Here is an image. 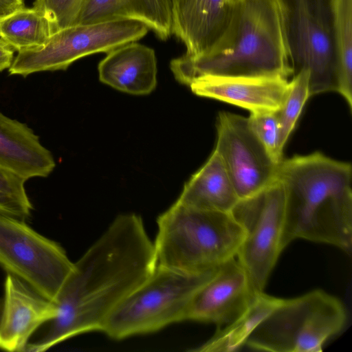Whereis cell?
Wrapping results in <instances>:
<instances>
[{
  "label": "cell",
  "instance_id": "6da1fadb",
  "mask_svg": "<svg viewBox=\"0 0 352 352\" xmlns=\"http://www.w3.org/2000/svg\"><path fill=\"white\" fill-rule=\"evenodd\" d=\"M157 262L140 216L118 215L85 252L63 285L56 316L25 351L42 352L79 334L100 331L118 305L145 280Z\"/></svg>",
  "mask_w": 352,
  "mask_h": 352
},
{
  "label": "cell",
  "instance_id": "7a4b0ae2",
  "mask_svg": "<svg viewBox=\"0 0 352 352\" xmlns=\"http://www.w3.org/2000/svg\"><path fill=\"white\" fill-rule=\"evenodd\" d=\"M175 79L189 85L196 78L281 77L292 75L279 0H231L225 27L203 54L173 58Z\"/></svg>",
  "mask_w": 352,
  "mask_h": 352
},
{
  "label": "cell",
  "instance_id": "3957f363",
  "mask_svg": "<svg viewBox=\"0 0 352 352\" xmlns=\"http://www.w3.org/2000/svg\"><path fill=\"white\" fill-rule=\"evenodd\" d=\"M352 168L321 152L283 159L277 179L285 191L284 250L295 239L352 249Z\"/></svg>",
  "mask_w": 352,
  "mask_h": 352
},
{
  "label": "cell",
  "instance_id": "277c9868",
  "mask_svg": "<svg viewBox=\"0 0 352 352\" xmlns=\"http://www.w3.org/2000/svg\"><path fill=\"white\" fill-rule=\"evenodd\" d=\"M157 223V265L192 275L212 272L236 258L245 234L231 212L198 209L177 200Z\"/></svg>",
  "mask_w": 352,
  "mask_h": 352
},
{
  "label": "cell",
  "instance_id": "5b68a950",
  "mask_svg": "<svg viewBox=\"0 0 352 352\" xmlns=\"http://www.w3.org/2000/svg\"><path fill=\"white\" fill-rule=\"evenodd\" d=\"M347 321L342 301L322 290L283 299L252 331L245 345L271 352H319Z\"/></svg>",
  "mask_w": 352,
  "mask_h": 352
},
{
  "label": "cell",
  "instance_id": "8992f818",
  "mask_svg": "<svg viewBox=\"0 0 352 352\" xmlns=\"http://www.w3.org/2000/svg\"><path fill=\"white\" fill-rule=\"evenodd\" d=\"M213 271L192 275L157 265L153 272L111 311L100 331L121 340L185 320L192 296Z\"/></svg>",
  "mask_w": 352,
  "mask_h": 352
},
{
  "label": "cell",
  "instance_id": "52a82bcc",
  "mask_svg": "<svg viewBox=\"0 0 352 352\" xmlns=\"http://www.w3.org/2000/svg\"><path fill=\"white\" fill-rule=\"evenodd\" d=\"M292 76L309 72V96L338 92L333 0H279Z\"/></svg>",
  "mask_w": 352,
  "mask_h": 352
},
{
  "label": "cell",
  "instance_id": "ba28073f",
  "mask_svg": "<svg viewBox=\"0 0 352 352\" xmlns=\"http://www.w3.org/2000/svg\"><path fill=\"white\" fill-rule=\"evenodd\" d=\"M148 28L129 19L75 24L52 34L41 47L18 52L8 69L10 75L65 70L76 60L98 52L108 53L143 38Z\"/></svg>",
  "mask_w": 352,
  "mask_h": 352
},
{
  "label": "cell",
  "instance_id": "9c48e42d",
  "mask_svg": "<svg viewBox=\"0 0 352 352\" xmlns=\"http://www.w3.org/2000/svg\"><path fill=\"white\" fill-rule=\"evenodd\" d=\"M0 266L56 302L74 263L58 243L23 219L0 213Z\"/></svg>",
  "mask_w": 352,
  "mask_h": 352
},
{
  "label": "cell",
  "instance_id": "30bf717a",
  "mask_svg": "<svg viewBox=\"0 0 352 352\" xmlns=\"http://www.w3.org/2000/svg\"><path fill=\"white\" fill-rule=\"evenodd\" d=\"M285 191L276 179L258 192L241 199L231 211L245 230L236 258L254 290L263 292L283 250Z\"/></svg>",
  "mask_w": 352,
  "mask_h": 352
},
{
  "label": "cell",
  "instance_id": "8fae6325",
  "mask_svg": "<svg viewBox=\"0 0 352 352\" xmlns=\"http://www.w3.org/2000/svg\"><path fill=\"white\" fill-rule=\"evenodd\" d=\"M218 153L239 199L250 197L277 179L280 162L251 129L248 118L227 111L217 118Z\"/></svg>",
  "mask_w": 352,
  "mask_h": 352
},
{
  "label": "cell",
  "instance_id": "7c38bea8",
  "mask_svg": "<svg viewBox=\"0 0 352 352\" xmlns=\"http://www.w3.org/2000/svg\"><path fill=\"white\" fill-rule=\"evenodd\" d=\"M258 294L237 259L231 258L214 270L195 292L185 320L223 327L241 316Z\"/></svg>",
  "mask_w": 352,
  "mask_h": 352
},
{
  "label": "cell",
  "instance_id": "4fadbf2b",
  "mask_svg": "<svg viewBox=\"0 0 352 352\" xmlns=\"http://www.w3.org/2000/svg\"><path fill=\"white\" fill-rule=\"evenodd\" d=\"M3 300L0 349L6 351H25L32 334L58 313L55 302L9 273L5 278Z\"/></svg>",
  "mask_w": 352,
  "mask_h": 352
},
{
  "label": "cell",
  "instance_id": "5bb4252c",
  "mask_svg": "<svg viewBox=\"0 0 352 352\" xmlns=\"http://www.w3.org/2000/svg\"><path fill=\"white\" fill-rule=\"evenodd\" d=\"M196 95L210 98L250 112L276 111L289 91V81L281 77H201L188 85Z\"/></svg>",
  "mask_w": 352,
  "mask_h": 352
},
{
  "label": "cell",
  "instance_id": "9a60e30c",
  "mask_svg": "<svg viewBox=\"0 0 352 352\" xmlns=\"http://www.w3.org/2000/svg\"><path fill=\"white\" fill-rule=\"evenodd\" d=\"M230 0H172V32L186 47L185 54L204 53L228 21Z\"/></svg>",
  "mask_w": 352,
  "mask_h": 352
},
{
  "label": "cell",
  "instance_id": "2e32d148",
  "mask_svg": "<svg viewBox=\"0 0 352 352\" xmlns=\"http://www.w3.org/2000/svg\"><path fill=\"white\" fill-rule=\"evenodd\" d=\"M98 70L102 82L130 94H148L157 85L155 51L136 42L108 52L99 63Z\"/></svg>",
  "mask_w": 352,
  "mask_h": 352
},
{
  "label": "cell",
  "instance_id": "e0dca14e",
  "mask_svg": "<svg viewBox=\"0 0 352 352\" xmlns=\"http://www.w3.org/2000/svg\"><path fill=\"white\" fill-rule=\"evenodd\" d=\"M55 166L52 154L31 128L0 111V166L27 181L47 177Z\"/></svg>",
  "mask_w": 352,
  "mask_h": 352
},
{
  "label": "cell",
  "instance_id": "ac0fdd59",
  "mask_svg": "<svg viewBox=\"0 0 352 352\" xmlns=\"http://www.w3.org/2000/svg\"><path fill=\"white\" fill-rule=\"evenodd\" d=\"M115 19L141 22L166 41L173 34L172 0H87L75 24Z\"/></svg>",
  "mask_w": 352,
  "mask_h": 352
},
{
  "label": "cell",
  "instance_id": "d6986e66",
  "mask_svg": "<svg viewBox=\"0 0 352 352\" xmlns=\"http://www.w3.org/2000/svg\"><path fill=\"white\" fill-rule=\"evenodd\" d=\"M239 200L228 171L214 150L185 184L177 199L195 208L223 212H231Z\"/></svg>",
  "mask_w": 352,
  "mask_h": 352
},
{
  "label": "cell",
  "instance_id": "ffe728a7",
  "mask_svg": "<svg viewBox=\"0 0 352 352\" xmlns=\"http://www.w3.org/2000/svg\"><path fill=\"white\" fill-rule=\"evenodd\" d=\"M283 298L258 293L250 307L238 319L221 328L194 351H232L245 345L257 325L282 301Z\"/></svg>",
  "mask_w": 352,
  "mask_h": 352
},
{
  "label": "cell",
  "instance_id": "44dd1931",
  "mask_svg": "<svg viewBox=\"0 0 352 352\" xmlns=\"http://www.w3.org/2000/svg\"><path fill=\"white\" fill-rule=\"evenodd\" d=\"M52 34L50 21L33 8L25 7L0 19V38L17 52L43 46Z\"/></svg>",
  "mask_w": 352,
  "mask_h": 352
},
{
  "label": "cell",
  "instance_id": "7402d4cb",
  "mask_svg": "<svg viewBox=\"0 0 352 352\" xmlns=\"http://www.w3.org/2000/svg\"><path fill=\"white\" fill-rule=\"evenodd\" d=\"M338 93L352 108V0H333Z\"/></svg>",
  "mask_w": 352,
  "mask_h": 352
},
{
  "label": "cell",
  "instance_id": "603a6c76",
  "mask_svg": "<svg viewBox=\"0 0 352 352\" xmlns=\"http://www.w3.org/2000/svg\"><path fill=\"white\" fill-rule=\"evenodd\" d=\"M289 91L276 114L280 126V146L283 149L292 133L302 108L310 97L309 72L302 70L292 76Z\"/></svg>",
  "mask_w": 352,
  "mask_h": 352
},
{
  "label": "cell",
  "instance_id": "cb8c5ba5",
  "mask_svg": "<svg viewBox=\"0 0 352 352\" xmlns=\"http://www.w3.org/2000/svg\"><path fill=\"white\" fill-rule=\"evenodd\" d=\"M25 182L0 166V213L21 219L30 216L33 206L25 190Z\"/></svg>",
  "mask_w": 352,
  "mask_h": 352
},
{
  "label": "cell",
  "instance_id": "d4e9b609",
  "mask_svg": "<svg viewBox=\"0 0 352 352\" xmlns=\"http://www.w3.org/2000/svg\"><path fill=\"white\" fill-rule=\"evenodd\" d=\"M87 0H35L33 8L50 23L52 34L76 23Z\"/></svg>",
  "mask_w": 352,
  "mask_h": 352
},
{
  "label": "cell",
  "instance_id": "484cf974",
  "mask_svg": "<svg viewBox=\"0 0 352 352\" xmlns=\"http://www.w3.org/2000/svg\"><path fill=\"white\" fill-rule=\"evenodd\" d=\"M248 124L262 144L277 162L283 160L280 126L276 111L251 112Z\"/></svg>",
  "mask_w": 352,
  "mask_h": 352
},
{
  "label": "cell",
  "instance_id": "4316f807",
  "mask_svg": "<svg viewBox=\"0 0 352 352\" xmlns=\"http://www.w3.org/2000/svg\"><path fill=\"white\" fill-rule=\"evenodd\" d=\"M15 50L0 38V72L9 69L14 60Z\"/></svg>",
  "mask_w": 352,
  "mask_h": 352
},
{
  "label": "cell",
  "instance_id": "83f0119b",
  "mask_svg": "<svg viewBox=\"0 0 352 352\" xmlns=\"http://www.w3.org/2000/svg\"><path fill=\"white\" fill-rule=\"evenodd\" d=\"M23 8L24 0H0V19Z\"/></svg>",
  "mask_w": 352,
  "mask_h": 352
},
{
  "label": "cell",
  "instance_id": "f1b7e54d",
  "mask_svg": "<svg viewBox=\"0 0 352 352\" xmlns=\"http://www.w3.org/2000/svg\"><path fill=\"white\" fill-rule=\"evenodd\" d=\"M3 299L0 298V319H1L2 310H3Z\"/></svg>",
  "mask_w": 352,
  "mask_h": 352
},
{
  "label": "cell",
  "instance_id": "f546056e",
  "mask_svg": "<svg viewBox=\"0 0 352 352\" xmlns=\"http://www.w3.org/2000/svg\"><path fill=\"white\" fill-rule=\"evenodd\" d=\"M231 1V0H230Z\"/></svg>",
  "mask_w": 352,
  "mask_h": 352
}]
</instances>
